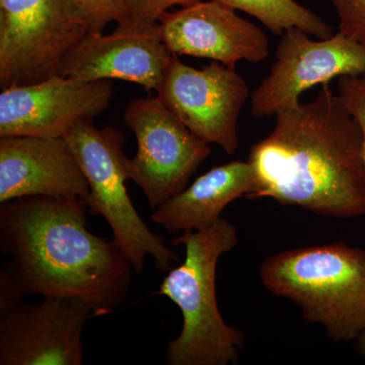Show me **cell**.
Here are the masks:
<instances>
[{"label":"cell","mask_w":365,"mask_h":365,"mask_svg":"<svg viewBox=\"0 0 365 365\" xmlns=\"http://www.w3.org/2000/svg\"><path fill=\"white\" fill-rule=\"evenodd\" d=\"M158 28L163 42L177 56L211 59L230 68L242 60L258 63L269 57V40L263 30L216 0H200L167 11Z\"/></svg>","instance_id":"cell-12"},{"label":"cell","mask_w":365,"mask_h":365,"mask_svg":"<svg viewBox=\"0 0 365 365\" xmlns=\"http://www.w3.org/2000/svg\"><path fill=\"white\" fill-rule=\"evenodd\" d=\"M185 247V260L163 278L155 294L168 297L182 316L181 333L165 352L169 365L237 364L244 347L241 331L227 325L218 309L216 268L237 244V228L220 217L210 227L172 240Z\"/></svg>","instance_id":"cell-3"},{"label":"cell","mask_w":365,"mask_h":365,"mask_svg":"<svg viewBox=\"0 0 365 365\" xmlns=\"http://www.w3.org/2000/svg\"><path fill=\"white\" fill-rule=\"evenodd\" d=\"M360 76H365L364 43L339 31L316 41L299 29H290L281 36L270 73L252 93V116H273L299 104L300 95L313 86Z\"/></svg>","instance_id":"cell-8"},{"label":"cell","mask_w":365,"mask_h":365,"mask_svg":"<svg viewBox=\"0 0 365 365\" xmlns=\"http://www.w3.org/2000/svg\"><path fill=\"white\" fill-rule=\"evenodd\" d=\"M264 287L292 300L336 342L365 329V251L344 242L287 250L262 264Z\"/></svg>","instance_id":"cell-4"},{"label":"cell","mask_w":365,"mask_h":365,"mask_svg":"<svg viewBox=\"0 0 365 365\" xmlns=\"http://www.w3.org/2000/svg\"><path fill=\"white\" fill-rule=\"evenodd\" d=\"M338 96L361 130L365 163V76H343L338 78Z\"/></svg>","instance_id":"cell-19"},{"label":"cell","mask_w":365,"mask_h":365,"mask_svg":"<svg viewBox=\"0 0 365 365\" xmlns=\"http://www.w3.org/2000/svg\"><path fill=\"white\" fill-rule=\"evenodd\" d=\"M339 19V32L365 44V0H331Z\"/></svg>","instance_id":"cell-20"},{"label":"cell","mask_w":365,"mask_h":365,"mask_svg":"<svg viewBox=\"0 0 365 365\" xmlns=\"http://www.w3.org/2000/svg\"><path fill=\"white\" fill-rule=\"evenodd\" d=\"M85 16L91 33H103L110 23L120 24L124 20L125 0H72Z\"/></svg>","instance_id":"cell-18"},{"label":"cell","mask_w":365,"mask_h":365,"mask_svg":"<svg viewBox=\"0 0 365 365\" xmlns=\"http://www.w3.org/2000/svg\"><path fill=\"white\" fill-rule=\"evenodd\" d=\"M175 54L158 26L148 32L90 33L67 57L60 76L83 81L122 79L158 91Z\"/></svg>","instance_id":"cell-14"},{"label":"cell","mask_w":365,"mask_h":365,"mask_svg":"<svg viewBox=\"0 0 365 365\" xmlns=\"http://www.w3.org/2000/svg\"><path fill=\"white\" fill-rule=\"evenodd\" d=\"M355 349L360 355H364L365 356V329L355 339Z\"/></svg>","instance_id":"cell-21"},{"label":"cell","mask_w":365,"mask_h":365,"mask_svg":"<svg viewBox=\"0 0 365 365\" xmlns=\"http://www.w3.org/2000/svg\"><path fill=\"white\" fill-rule=\"evenodd\" d=\"M64 138L90 186L85 200L88 213L105 218L134 271L143 272L148 256L153 257L158 270H172L179 256L165 246V237L151 232L128 195L123 133L112 126L98 129L93 121H83Z\"/></svg>","instance_id":"cell-5"},{"label":"cell","mask_w":365,"mask_h":365,"mask_svg":"<svg viewBox=\"0 0 365 365\" xmlns=\"http://www.w3.org/2000/svg\"><path fill=\"white\" fill-rule=\"evenodd\" d=\"M91 317L88 302L57 295L2 309L0 365L83 364L81 336Z\"/></svg>","instance_id":"cell-10"},{"label":"cell","mask_w":365,"mask_h":365,"mask_svg":"<svg viewBox=\"0 0 365 365\" xmlns=\"http://www.w3.org/2000/svg\"><path fill=\"white\" fill-rule=\"evenodd\" d=\"M109 79L83 81L56 76L33 85L2 88L0 137H66L78 123L93 121L109 107Z\"/></svg>","instance_id":"cell-11"},{"label":"cell","mask_w":365,"mask_h":365,"mask_svg":"<svg viewBox=\"0 0 365 365\" xmlns=\"http://www.w3.org/2000/svg\"><path fill=\"white\" fill-rule=\"evenodd\" d=\"M249 96L246 81L235 68L212 61L196 69L177 55L158 90V98L190 131L227 155L239 148L237 121Z\"/></svg>","instance_id":"cell-9"},{"label":"cell","mask_w":365,"mask_h":365,"mask_svg":"<svg viewBox=\"0 0 365 365\" xmlns=\"http://www.w3.org/2000/svg\"><path fill=\"white\" fill-rule=\"evenodd\" d=\"M85 200L32 196L0 207L4 270L23 295L74 297L95 317L121 307L130 289L132 263L113 239L91 234Z\"/></svg>","instance_id":"cell-2"},{"label":"cell","mask_w":365,"mask_h":365,"mask_svg":"<svg viewBox=\"0 0 365 365\" xmlns=\"http://www.w3.org/2000/svg\"><path fill=\"white\" fill-rule=\"evenodd\" d=\"M88 194V182L63 137H0V203L32 196L86 200Z\"/></svg>","instance_id":"cell-13"},{"label":"cell","mask_w":365,"mask_h":365,"mask_svg":"<svg viewBox=\"0 0 365 365\" xmlns=\"http://www.w3.org/2000/svg\"><path fill=\"white\" fill-rule=\"evenodd\" d=\"M123 119L137 141L135 157L125 162L127 176L143 189L155 210L186 189L210 155V146L190 131L158 97L132 100Z\"/></svg>","instance_id":"cell-7"},{"label":"cell","mask_w":365,"mask_h":365,"mask_svg":"<svg viewBox=\"0 0 365 365\" xmlns=\"http://www.w3.org/2000/svg\"><path fill=\"white\" fill-rule=\"evenodd\" d=\"M90 26L72 0H0V86L60 76Z\"/></svg>","instance_id":"cell-6"},{"label":"cell","mask_w":365,"mask_h":365,"mask_svg":"<svg viewBox=\"0 0 365 365\" xmlns=\"http://www.w3.org/2000/svg\"><path fill=\"white\" fill-rule=\"evenodd\" d=\"M235 11H242L261 21L273 34L282 36L290 29H299L319 39L332 37V26L318 14L295 0H216Z\"/></svg>","instance_id":"cell-16"},{"label":"cell","mask_w":365,"mask_h":365,"mask_svg":"<svg viewBox=\"0 0 365 365\" xmlns=\"http://www.w3.org/2000/svg\"><path fill=\"white\" fill-rule=\"evenodd\" d=\"M254 182V170L248 160L218 165L155 209L151 220L170 234L204 230L220 220L228 204L246 198Z\"/></svg>","instance_id":"cell-15"},{"label":"cell","mask_w":365,"mask_h":365,"mask_svg":"<svg viewBox=\"0 0 365 365\" xmlns=\"http://www.w3.org/2000/svg\"><path fill=\"white\" fill-rule=\"evenodd\" d=\"M200 0H125L124 20L117 24L122 32H148L158 26V21L168 9L175 6H191Z\"/></svg>","instance_id":"cell-17"},{"label":"cell","mask_w":365,"mask_h":365,"mask_svg":"<svg viewBox=\"0 0 365 365\" xmlns=\"http://www.w3.org/2000/svg\"><path fill=\"white\" fill-rule=\"evenodd\" d=\"M275 116L270 135L250 151L255 182L246 198L332 217L365 215L361 130L330 85Z\"/></svg>","instance_id":"cell-1"}]
</instances>
